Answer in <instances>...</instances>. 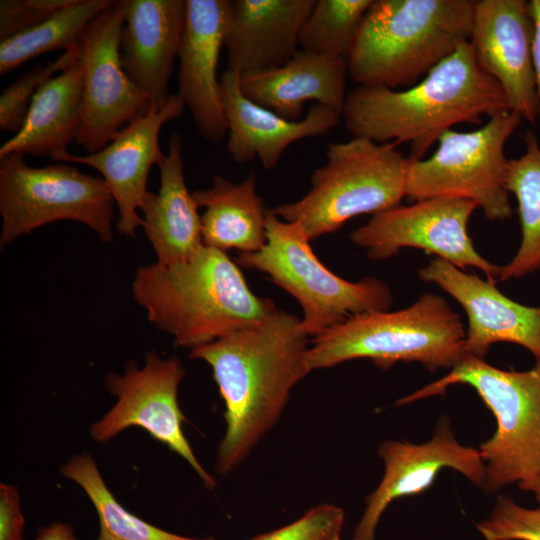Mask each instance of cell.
<instances>
[{
    "label": "cell",
    "instance_id": "cell-1",
    "mask_svg": "<svg viewBox=\"0 0 540 540\" xmlns=\"http://www.w3.org/2000/svg\"><path fill=\"white\" fill-rule=\"evenodd\" d=\"M301 319L276 309L266 318L191 349L205 361L225 403L226 432L216 470L228 474L278 422L294 386L310 373Z\"/></svg>",
    "mask_w": 540,
    "mask_h": 540
},
{
    "label": "cell",
    "instance_id": "cell-2",
    "mask_svg": "<svg viewBox=\"0 0 540 540\" xmlns=\"http://www.w3.org/2000/svg\"><path fill=\"white\" fill-rule=\"evenodd\" d=\"M510 111L499 84L477 65L470 41L405 90L357 86L341 116L353 137L376 143L410 144L422 159L443 133L460 123L481 124Z\"/></svg>",
    "mask_w": 540,
    "mask_h": 540
},
{
    "label": "cell",
    "instance_id": "cell-3",
    "mask_svg": "<svg viewBox=\"0 0 540 540\" xmlns=\"http://www.w3.org/2000/svg\"><path fill=\"white\" fill-rule=\"evenodd\" d=\"M135 301L148 320L178 347L210 344L258 322L277 307L255 295L226 252L203 245L186 261L153 263L136 270Z\"/></svg>",
    "mask_w": 540,
    "mask_h": 540
},
{
    "label": "cell",
    "instance_id": "cell-4",
    "mask_svg": "<svg viewBox=\"0 0 540 540\" xmlns=\"http://www.w3.org/2000/svg\"><path fill=\"white\" fill-rule=\"evenodd\" d=\"M474 1L374 0L347 56L358 86H412L469 41Z\"/></svg>",
    "mask_w": 540,
    "mask_h": 540
},
{
    "label": "cell",
    "instance_id": "cell-5",
    "mask_svg": "<svg viewBox=\"0 0 540 540\" xmlns=\"http://www.w3.org/2000/svg\"><path fill=\"white\" fill-rule=\"evenodd\" d=\"M460 315L437 294H422L397 311L353 316L313 338L306 352L310 372L354 359L382 369L417 362L429 371L452 369L466 355Z\"/></svg>",
    "mask_w": 540,
    "mask_h": 540
},
{
    "label": "cell",
    "instance_id": "cell-6",
    "mask_svg": "<svg viewBox=\"0 0 540 540\" xmlns=\"http://www.w3.org/2000/svg\"><path fill=\"white\" fill-rule=\"evenodd\" d=\"M455 384L472 387L496 420L492 437L478 448L486 492L517 483L531 491L540 476V363L526 371L502 370L466 355L442 378L402 397L397 406L440 396Z\"/></svg>",
    "mask_w": 540,
    "mask_h": 540
},
{
    "label": "cell",
    "instance_id": "cell-7",
    "mask_svg": "<svg viewBox=\"0 0 540 540\" xmlns=\"http://www.w3.org/2000/svg\"><path fill=\"white\" fill-rule=\"evenodd\" d=\"M396 147L359 137L330 143L327 162L313 172L309 192L273 212L284 221L298 222L311 241L337 231L355 216L400 205L406 197L410 159Z\"/></svg>",
    "mask_w": 540,
    "mask_h": 540
},
{
    "label": "cell",
    "instance_id": "cell-8",
    "mask_svg": "<svg viewBox=\"0 0 540 540\" xmlns=\"http://www.w3.org/2000/svg\"><path fill=\"white\" fill-rule=\"evenodd\" d=\"M266 237L263 248L239 253L235 262L267 274L299 302L308 336L316 337L353 316L391 307L392 293L381 280L366 277L350 282L325 267L298 222L284 221L267 209Z\"/></svg>",
    "mask_w": 540,
    "mask_h": 540
},
{
    "label": "cell",
    "instance_id": "cell-9",
    "mask_svg": "<svg viewBox=\"0 0 540 540\" xmlns=\"http://www.w3.org/2000/svg\"><path fill=\"white\" fill-rule=\"evenodd\" d=\"M114 199L101 177L82 173L68 162L37 168L24 155L0 157V247L60 220L78 221L99 239H113Z\"/></svg>",
    "mask_w": 540,
    "mask_h": 540
},
{
    "label": "cell",
    "instance_id": "cell-10",
    "mask_svg": "<svg viewBox=\"0 0 540 540\" xmlns=\"http://www.w3.org/2000/svg\"><path fill=\"white\" fill-rule=\"evenodd\" d=\"M521 121L510 110L488 118L473 131H446L429 158H409L406 197L413 201L435 197L467 199L480 207L489 220L510 218V160L504 149Z\"/></svg>",
    "mask_w": 540,
    "mask_h": 540
},
{
    "label": "cell",
    "instance_id": "cell-11",
    "mask_svg": "<svg viewBox=\"0 0 540 540\" xmlns=\"http://www.w3.org/2000/svg\"><path fill=\"white\" fill-rule=\"evenodd\" d=\"M477 205L467 199L435 197L398 205L376 215L350 235L372 260H384L403 248H417L461 270L479 269L496 283L501 267L484 258L468 234Z\"/></svg>",
    "mask_w": 540,
    "mask_h": 540
},
{
    "label": "cell",
    "instance_id": "cell-12",
    "mask_svg": "<svg viewBox=\"0 0 540 540\" xmlns=\"http://www.w3.org/2000/svg\"><path fill=\"white\" fill-rule=\"evenodd\" d=\"M184 376L176 357L162 358L156 352L146 355L142 367L130 361L123 374H106L105 387L116 403L91 426L90 435L96 442L107 443L129 427H140L185 459L205 487L212 489L215 481L201 466L182 429L185 417L177 393Z\"/></svg>",
    "mask_w": 540,
    "mask_h": 540
},
{
    "label": "cell",
    "instance_id": "cell-13",
    "mask_svg": "<svg viewBox=\"0 0 540 540\" xmlns=\"http://www.w3.org/2000/svg\"><path fill=\"white\" fill-rule=\"evenodd\" d=\"M123 26V8L115 1L88 24L80 42L83 109L75 143L88 154L105 148L126 125L151 108L149 98L122 67Z\"/></svg>",
    "mask_w": 540,
    "mask_h": 540
},
{
    "label": "cell",
    "instance_id": "cell-14",
    "mask_svg": "<svg viewBox=\"0 0 540 540\" xmlns=\"http://www.w3.org/2000/svg\"><path fill=\"white\" fill-rule=\"evenodd\" d=\"M534 24L525 0L474 1L470 43L478 67L501 87L509 109L540 116L533 67Z\"/></svg>",
    "mask_w": 540,
    "mask_h": 540
},
{
    "label": "cell",
    "instance_id": "cell-15",
    "mask_svg": "<svg viewBox=\"0 0 540 540\" xmlns=\"http://www.w3.org/2000/svg\"><path fill=\"white\" fill-rule=\"evenodd\" d=\"M378 455L384 462V475L366 498V507L351 540H375L377 525L386 508L396 499L426 491L443 469H453L481 488L484 484L485 464L479 449L460 444L447 417L440 420L429 441L413 444L387 440L380 445Z\"/></svg>",
    "mask_w": 540,
    "mask_h": 540
},
{
    "label": "cell",
    "instance_id": "cell-16",
    "mask_svg": "<svg viewBox=\"0 0 540 540\" xmlns=\"http://www.w3.org/2000/svg\"><path fill=\"white\" fill-rule=\"evenodd\" d=\"M185 104L178 94L167 103L126 125L102 150L74 155L68 151L51 158L57 162L85 164L97 170L108 185L119 211L116 230L126 237H135L144 221L138 215L148 194L147 179L152 165L159 167L166 155L159 145L160 130L168 121L184 112Z\"/></svg>",
    "mask_w": 540,
    "mask_h": 540
},
{
    "label": "cell",
    "instance_id": "cell-17",
    "mask_svg": "<svg viewBox=\"0 0 540 540\" xmlns=\"http://www.w3.org/2000/svg\"><path fill=\"white\" fill-rule=\"evenodd\" d=\"M418 277L436 284L465 310L468 355L484 359L491 345L508 342L524 347L540 363V305L520 304L504 295L496 283L437 257L418 270Z\"/></svg>",
    "mask_w": 540,
    "mask_h": 540
},
{
    "label": "cell",
    "instance_id": "cell-18",
    "mask_svg": "<svg viewBox=\"0 0 540 540\" xmlns=\"http://www.w3.org/2000/svg\"><path fill=\"white\" fill-rule=\"evenodd\" d=\"M232 0H185L186 14L178 54V95L199 134L219 142L227 133L217 68Z\"/></svg>",
    "mask_w": 540,
    "mask_h": 540
},
{
    "label": "cell",
    "instance_id": "cell-19",
    "mask_svg": "<svg viewBox=\"0 0 540 540\" xmlns=\"http://www.w3.org/2000/svg\"><path fill=\"white\" fill-rule=\"evenodd\" d=\"M124 26L121 64L133 83L161 109L169 100V80L185 23V0H121Z\"/></svg>",
    "mask_w": 540,
    "mask_h": 540
},
{
    "label": "cell",
    "instance_id": "cell-20",
    "mask_svg": "<svg viewBox=\"0 0 540 540\" xmlns=\"http://www.w3.org/2000/svg\"><path fill=\"white\" fill-rule=\"evenodd\" d=\"M221 101L227 123V152L238 164L259 159L274 168L294 142L331 131L341 116L316 104L301 120L289 121L248 99L240 88V75L226 70L220 78Z\"/></svg>",
    "mask_w": 540,
    "mask_h": 540
},
{
    "label": "cell",
    "instance_id": "cell-21",
    "mask_svg": "<svg viewBox=\"0 0 540 540\" xmlns=\"http://www.w3.org/2000/svg\"><path fill=\"white\" fill-rule=\"evenodd\" d=\"M316 0H232L224 37L228 70L240 76L286 64L298 51Z\"/></svg>",
    "mask_w": 540,
    "mask_h": 540
},
{
    "label": "cell",
    "instance_id": "cell-22",
    "mask_svg": "<svg viewBox=\"0 0 540 540\" xmlns=\"http://www.w3.org/2000/svg\"><path fill=\"white\" fill-rule=\"evenodd\" d=\"M346 59L300 49L283 66L240 76L244 96L289 121H298L309 100L341 115L345 103Z\"/></svg>",
    "mask_w": 540,
    "mask_h": 540
},
{
    "label": "cell",
    "instance_id": "cell-23",
    "mask_svg": "<svg viewBox=\"0 0 540 540\" xmlns=\"http://www.w3.org/2000/svg\"><path fill=\"white\" fill-rule=\"evenodd\" d=\"M182 144L181 135L173 132L168 154L159 166V190L148 192L141 207L156 263L164 266L186 261L204 245L199 207L185 183Z\"/></svg>",
    "mask_w": 540,
    "mask_h": 540
},
{
    "label": "cell",
    "instance_id": "cell-24",
    "mask_svg": "<svg viewBox=\"0 0 540 540\" xmlns=\"http://www.w3.org/2000/svg\"><path fill=\"white\" fill-rule=\"evenodd\" d=\"M83 109V73L79 55L36 92L19 132L0 147V157L20 153L34 157L67 151L77 138Z\"/></svg>",
    "mask_w": 540,
    "mask_h": 540
},
{
    "label": "cell",
    "instance_id": "cell-25",
    "mask_svg": "<svg viewBox=\"0 0 540 540\" xmlns=\"http://www.w3.org/2000/svg\"><path fill=\"white\" fill-rule=\"evenodd\" d=\"M201 215L203 244L226 252H257L266 244V211L256 192V176L251 172L242 182L214 175L206 189L192 193Z\"/></svg>",
    "mask_w": 540,
    "mask_h": 540
},
{
    "label": "cell",
    "instance_id": "cell-26",
    "mask_svg": "<svg viewBox=\"0 0 540 540\" xmlns=\"http://www.w3.org/2000/svg\"><path fill=\"white\" fill-rule=\"evenodd\" d=\"M526 150L510 160L507 188L518 203L521 243L513 258L501 267L500 281L521 278L540 268V145L536 135H525Z\"/></svg>",
    "mask_w": 540,
    "mask_h": 540
},
{
    "label": "cell",
    "instance_id": "cell-27",
    "mask_svg": "<svg viewBox=\"0 0 540 540\" xmlns=\"http://www.w3.org/2000/svg\"><path fill=\"white\" fill-rule=\"evenodd\" d=\"M112 0H73L42 23L0 42V75L16 69L39 55L67 50L80 44L88 24Z\"/></svg>",
    "mask_w": 540,
    "mask_h": 540
},
{
    "label": "cell",
    "instance_id": "cell-28",
    "mask_svg": "<svg viewBox=\"0 0 540 540\" xmlns=\"http://www.w3.org/2000/svg\"><path fill=\"white\" fill-rule=\"evenodd\" d=\"M61 473L77 483L93 504L99 520L97 540H213L168 532L126 510L111 493L96 462L87 453L71 457Z\"/></svg>",
    "mask_w": 540,
    "mask_h": 540
},
{
    "label": "cell",
    "instance_id": "cell-29",
    "mask_svg": "<svg viewBox=\"0 0 540 540\" xmlns=\"http://www.w3.org/2000/svg\"><path fill=\"white\" fill-rule=\"evenodd\" d=\"M374 0H317L300 35L301 49L347 59Z\"/></svg>",
    "mask_w": 540,
    "mask_h": 540
},
{
    "label": "cell",
    "instance_id": "cell-30",
    "mask_svg": "<svg viewBox=\"0 0 540 540\" xmlns=\"http://www.w3.org/2000/svg\"><path fill=\"white\" fill-rule=\"evenodd\" d=\"M79 52L80 44L68 48L53 62L34 66L6 87L0 96V129L14 134L19 132L38 89L68 67Z\"/></svg>",
    "mask_w": 540,
    "mask_h": 540
},
{
    "label": "cell",
    "instance_id": "cell-31",
    "mask_svg": "<svg viewBox=\"0 0 540 540\" xmlns=\"http://www.w3.org/2000/svg\"><path fill=\"white\" fill-rule=\"evenodd\" d=\"M477 530L485 540H540V507L524 508L507 496H498Z\"/></svg>",
    "mask_w": 540,
    "mask_h": 540
},
{
    "label": "cell",
    "instance_id": "cell-32",
    "mask_svg": "<svg viewBox=\"0 0 540 540\" xmlns=\"http://www.w3.org/2000/svg\"><path fill=\"white\" fill-rule=\"evenodd\" d=\"M344 522L342 508L322 503L295 521L249 540H340Z\"/></svg>",
    "mask_w": 540,
    "mask_h": 540
},
{
    "label": "cell",
    "instance_id": "cell-33",
    "mask_svg": "<svg viewBox=\"0 0 540 540\" xmlns=\"http://www.w3.org/2000/svg\"><path fill=\"white\" fill-rule=\"evenodd\" d=\"M72 2L73 0H1L0 40L42 23Z\"/></svg>",
    "mask_w": 540,
    "mask_h": 540
},
{
    "label": "cell",
    "instance_id": "cell-34",
    "mask_svg": "<svg viewBox=\"0 0 540 540\" xmlns=\"http://www.w3.org/2000/svg\"><path fill=\"white\" fill-rule=\"evenodd\" d=\"M24 516L15 486L0 484V540H24Z\"/></svg>",
    "mask_w": 540,
    "mask_h": 540
},
{
    "label": "cell",
    "instance_id": "cell-35",
    "mask_svg": "<svg viewBox=\"0 0 540 540\" xmlns=\"http://www.w3.org/2000/svg\"><path fill=\"white\" fill-rule=\"evenodd\" d=\"M529 10L534 24L533 67L536 90L540 102V0H531Z\"/></svg>",
    "mask_w": 540,
    "mask_h": 540
},
{
    "label": "cell",
    "instance_id": "cell-36",
    "mask_svg": "<svg viewBox=\"0 0 540 540\" xmlns=\"http://www.w3.org/2000/svg\"><path fill=\"white\" fill-rule=\"evenodd\" d=\"M35 540H77V538L69 524L55 522L39 528Z\"/></svg>",
    "mask_w": 540,
    "mask_h": 540
},
{
    "label": "cell",
    "instance_id": "cell-37",
    "mask_svg": "<svg viewBox=\"0 0 540 540\" xmlns=\"http://www.w3.org/2000/svg\"><path fill=\"white\" fill-rule=\"evenodd\" d=\"M531 491L535 494L536 499L540 502V476L535 481Z\"/></svg>",
    "mask_w": 540,
    "mask_h": 540
}]
</instances>
